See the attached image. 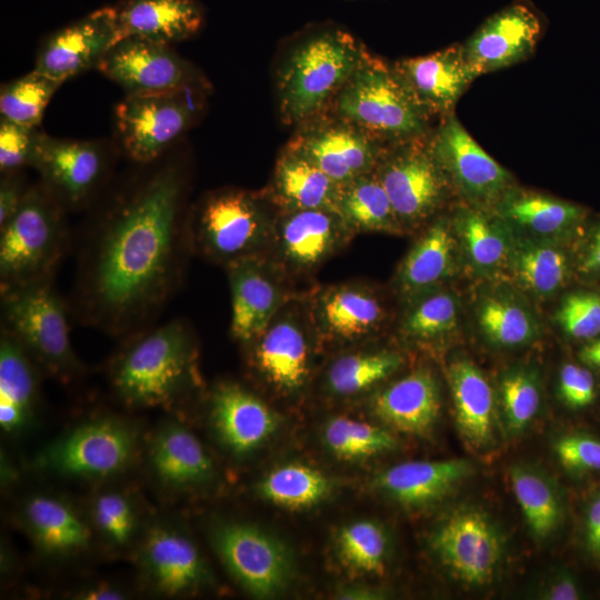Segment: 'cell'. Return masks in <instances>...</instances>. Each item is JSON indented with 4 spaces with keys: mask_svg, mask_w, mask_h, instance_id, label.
<instances>
[{
    "mask_svg": "<svg viewBox=\"0 0 600 600\" xmlns=\"http://www.w3.org/2000/svg\"><path fill=\"white\" fill-rule=\"evenodd\" d=\"M186 177L157 168L91 226L78 259L73 313L112 336L146 328L181 282L189 248Z\"/></svg>",
    "mask_w": 600,
    "mask_h": 600,
    "instance_id": "obj_1",
    "label": "cell"
},
{
    "mask_svg": "<svg viewBox=\"0 0 600 600\" xmlns=\"http://www.w3.org/2000/svg\"><path fill=\"white\" fill-rule=\"evenodd\" d=\"M288 48L274 88L280 119L292 127L328 111L370 53L361 40L331 22L308 27Z\"/></svg>",
    "mask_w": 600,
    "mask_h": 600,
    "instance_id": "obj_2",
    "label": "cell"
},
{
    "mask_svg": "<svg viewBox=\"0 0 600 600\" xmlns=\"http://www.w3.org/2000/svg\"><path fill=\"white\" fill-rule=\"evenodd\" d=\"M146 329L114 360L112 387L129 407L173 406L198 383L194 336L181 319Z\"/></svg>",
    "mask_w": 600,
    "mask_h": 600,
    "instance_id": "obj_3",
    "label": "cell"
},
{
    "mask_svg": "<svg viewBox=\"0 0 600 600\" xmlns=\"http://www.w3.org/2000/svg\"><path fill=\"white\" fill-rule=\"evenodd\" d=\"M267 194L224 188L206 194L187 217L190 251L224 264L262 256L277 214Z\"/></svg>",
    "mask_w": 600,
    "mask_h": 600,
    "instance_id": "obj_4",
    "label": "cell"
},
{
    "mask_svg": "<svg viewBox=\"0 0 600 600\" xmlns=\"http://www.w3.org/2000/svg\"><path fill=\"white\" fill-rule=\"evenodd\" d=\"M66 209L40 182L0 227V290L53 279L68 247Z\"/></svg>",
    "mask_w": 600,
    "mask_h": 600,
    "instance_id": "obj_5",
    "label": "cell"
},
{
    "mask_svg": "<svg viewBox=\"0 0 600 600\" xmlns=\"http://www.w3.org/2000/svg\"><path fill=\"white\" fill-rule=\"evenodd\" d=\"M329 110L388 147L426 137L434 127L391 63L371 53Z\"/></svg>",
    "mask_w": 600,
    "mask_h": 600,
    "instance_id": "obj_6",
    "label": "cell"
},
{
    "mask_svg": "<svg viewBox=\"0 0 600 600\" xmlns=\"http://www.w3.org/2000/svg\"><path fill=\"white\" fill-rule=\"evenodd\" d=\"M69 309L53 279L1 291V329L50 374L70 379L81 363L70 339Z\"/></svg>",
    "mask_w": 600,
    "mask_h": 600,
    "instance_id": "obj_7",
    "label": "cell"
},
{
    "mask_svg": "<svg viewBox=\"0 0 600 600\" xmlns=\"http://www.w3.org/2000/svg\"><path fill=\"white\" fill-rule=\"evenodd\" d=\"M430 133L388 147L374 169L402 229L437 217L453 194L432 151Z\"/></svg>",
    "mask_w": 600,
    "mask_h": 600,
    "instance_id": "obj_8",
    "label": "cell"
},
{
    "mask_svg": "<svg viewBox=\"0 0 600 600\" xmlns=\"http://www.w3.org/2000/svg\"><path fill=\"white\" fill-rule=\"evenodd\" d=\"M207 92L126 96L116 108V123L127 156L139 163L161 157L199 119Z\"/></svg>",
    "mask_w": 600,
    "mask_h": 600,
    "instance_id": "obj_9",
    "label": "cell"
},
{
    "mask_svg": "<svg viewBox=\"0 0 600 600\" xmlns=\"http://www.w3.org/2000/svg\"><path fill=\"white\" fill-rule=\"evenodd\" d=\"M286 148L309 159L342 187L374 171L388 146L328 110L294 127Z\"/></svg>",
    "mask_w": 600,
    "mask_h": 600,
    "instance_id": "obj_10",
    "label": "cell"
},
{
    "mask_svg": "<svg viewBox=\"0 0 600 600\" xmlns=\"http://www.w3.org/2000/svg\"><path fill=\"white\" fill-rule=\"evenodd\" d=\"M430 143L462 203L491 210L514 184L511 173L477 143L454 112L439 119Z\"/></svg>",
    "mask_w": 600,
    "mask_h": 600,
    "instance_id": "obj_11",
    "label": "cell"
},
{
    "mask_svg": "<svg viewBox=\"0 0 600 600\" xmlns=\"http://www.w3.org/2000/svg\"><path fill=\"white\" fill-rule=\"evenodd\" d=\"M137 433L128 422L101 417L87 421L43 449L39 468L63 476L104 478L131 460Z\"/></svg>",
    "mask_w": 600,
    "mask_h": 600,
    "instance_id": "obj_12",
    "label": "cell"
},
{
    "mask_svg": "<svg viewBox=\"0 0 600 600\" xmlns=\"http://www.w3.org/2000/svg\"><path fill=\"white\" fill-rule=\"evenodd\" d=\"M98 70L120 86L126 96L210 88L200 70L170 46L136 37L121 38Z\"/></svg>",
    "mask_w": 600,
    "mask_h": 600,
    "instance_id": "obj_13",
    "label": "cell"
},
{
    "mask_svg": "<svg viewBox=\"0 0 600 600\" xmlns=\"http://www.w3.org/2000/svg\"><path fill=\"white\" fill-rule=\"evenodd\" d=\"M430 544L441 563L471 586L490 582L503 553L498 527L487 513L473 508L447 517L433 531Z\"/></svg>",
    "mask_w": 600,
    "mask_h": 600,
    "instance_id": "obj_14",
    "label": "cell"
},
{
    "mask_svg": "<svg viewBox=\"0 0 600 600\" xmlns=\"http://www.w3.org/2000/svg\"><path fill=\"white\" fill-rule=\"evenodd\" d=\"M31 167L66 210H76L86 207L100 189L108 160L93 141L58 139L38 131Z\"/></svg>",
    "mask_w": 600,
    "mask_h": 600,
    "instance_id": "obj_15",
    "label": "cell"
},
{
    "mask_svg": "<svg viewBox=\"0 0 600 600\" xmlns=\"http://www.w3.org/2000/svg\"><path fill=\"white\" fill-rule=\"evenodd\" d=\"M212 543L229 572L256 597L273 596L289 580V551L277 538L254 526L222 523L213 530Z\"/></svg>",
    "mask_w": 600,
    "mask_h": 600,
    "instance_id": "obj_16",
    "label": "cell"
},
{
    "mask_svg": "<svg viewBox=\"0 0 600 600\" xmlns=\"http://www.w3.org/2000/svg\"><path fill=\"white\" fill-rule=\"evenodd\" d=\"M542 33L540 13L519 0L491 14L461 44L469 66L480 77L527 60Z\"/></svg>",
    "mask_w": 600,
    "mask_h": 600,
    "instance_id": "obj_17",
    "label": "cell"
},
{
    "mask_svg": "<svg viewBox=\"0 0 600 600\" xmlns=\"http://www.w3.org/2000/svg\"><path fill=\"white\" fill-rule=\"evenodd\" d=\"M121 39L114 7H103L51 33L34 70L63 83L100 62Z\"/></svg>",
    "mask_w": 600,
    "mask_h": 600,
    "instance_id": "obj_18",
    "label": "cell"
},
{
    "mask_svg": "<svg viewBox=\"0 0 600 600\" xmlns=\"http://www.w3.org/2000/svg\"><path fill=\"white\" fill-rule=\"evenodd\" d=\"M391 67L432 120L453 112L461 96L478 78L464 57L461 43L429 54L397 60Z\"/></svg>",
    "mask_w": 600,
    "mask_h": 600,
    "instance_id": "obj_19",
    "label": "cell"
},
{
    "mask_svg": "<svg viewBox=\"0 0 600 600\" xmlns=\"http://www.w3.org/2000/svg\"><path fill=\"white\" fill-rule=\"evenodd\" d=\"M311 316L304 318L296 307L280 309L264 331L251 343L253 362L276 388L298 391L310 370Z\"/></svg>",
    "mask_w": 600,
    "mask_h": 600,
    "instance_id": "obj_20",
    "label": "cell"
},
{
    "mask_svg": "<svg viewBox=\"0 0 600 600\" xmlns=\"http://www.w3.org/2000/svg\"><path fill=\"white\" fill-rule=\"evenodd\" d=\"M351 234L337 211L278 210L272 239L287 269L309 272L334 254Z\"/></svg>",
    "mask_w": 600,
    "mask_h": 600,
    "instance_id": "obj_21",
    "label": "cell"
},
{
    "mask_svg": "<svg viewBox=\"0 0 600 600\" xmlns=\"http://www.w3.org/2000/svg\"><path fill=\"white\" fill-rule=\"evenodd\" d=\"M231 293V336L251 344L284 306L283 292L271 263L263 256L234 261L227 267Z\"/></svg>",
    "mask_w": 600,
    "mask_h": 600,
    "instance_id": "obj_22",
    "label": "cell"
},
{
    "mask_svg": "<svg viewBox=\"0 0 600 600\" xmlns=\"http://www.w3.org/2000/svg\"><path fill=\"white\" fill-rule=\"evenodd\" d=\"M310 316L319 334L332 341L353 342L379 331L387 319V310L370 287L341 283L316 294Z\"/></svg>",
    "mask_w": 600,
    "mask_h": 600,
    "instance_id": "obj_23",
    "label": "cell"
},
{
    "mask_svg": "<svg viewBox=\"0 0 600 600\" xmlns=\"http://www.w3.org/2000/svg\"><path fill=\"white\" fill-rule=\"evenodd\" d=\"M210 408L220 440L236 454H247L257 449L278 424L271 408L236 382L217 386L211 396Z\"/></svg>",
    "mask_w": 600,
    "mask_h": 600,
    "instance_id": "obj_24",
    "label": "cell"
},
{
    "mask_svg": "<svg viewBox=\"0 0 600 600\" xmlns=\"http://www.w3.org/2000/svg\"><path fill=\"white\" fill-rule=\"evenodd\" d=\"M114 10L121 38L168 46L193 37L204 22L198 0H122Z\"/></svg>",
    "mask_w": 600,
    "mask_h": 600,
    "instance_id": "obj_25",
    "label": "cell"
},
{
    "mask_svg": "<svg viewBox=\"0 0 600 600\" xmlns=\"http://www.w3.org/2000/svg\"><path fill=\"white\" fill-rule=\"evenodd\" d=\"M491 210L516 234L542 240L570 233L587 216V210L579 204L514 184Z\"/></svg>",
    "mask_w": 600,
    "mask_h": 600,
    "instance_id": "obj_26",
    "label": "cell"
},
{
    "mask_svg": "<svg viewBox=\"0 0 600 600\" xmlns=\"http://www.w3.org/2000/svg\"><path fill=\"white\" fill-rule=\"evenodd\" d=\"M140 560L153 587L168 596L190 591L206 578L203 561L193 542L170 527L149 531Z\"/></svg>",
    "mask_w": 600,
    "mask_h": 600,
    "instance_id": "obj_27",
    "label": "cell"
},
{
    "mask_svg": "<svg viewBox=\"0 0 600 600\" xmlns=\"http://www.w3.org/2000/svg\"><path fill=\"white\" fill-rule=\"evenodd\" d=\"M458 247L451 218L437 216L399 267L397 286L400 293L413 300L450 278L454 272Z\"/></svg>",
    "mask_w": 600,
    "mask_h": 600,
    "instance_id": "obj_28",
    "label": "cell"
},
{
    "mask_svg": "<svg viewBox=\"0 0 600 600\" xmlns=\"http://www.w3.org/2000/svg\"><path fill=\"white\" fill-rule=\"evenodd\" d=\"M439 386L433 374L416 370L389 384L372 400L374 414L391 428L410 434H426L440 413Z\"/></svg>",
    "mask_w": 600,
    "mask_h": 600,
    "instance_id": "obj_29",
    "label": "cell"
},
{
    "mask_svg": "<svg viewBox=\"0 0 600 600\" xmlns=\"http://www.w3.org/2000/svg\"><path fill=\"white\" fill-rule=\"evenodd\" d=\"M451 222L458 246L478 274L492 277L508 269L513 231L497 213L460 203Z\"/></svg>",
    "mask_w": 600,
    "mask_h": 600,
    "instance_id": "obj_30",
    "label": "cell"
},
{
    "mask_svg": "<svg viewBox=\"0 0 600 600\" xmlns=\"http://www.w3.org/2000/svg\"><path fill=\"white\" fill-rule=\"evenodd\" d=\"M471 472L464 459L406 461L384 470L377 483L399 503L420 507L442 500Z\"/></svg>",
    "mask_w": 600,
    "mask_h": 600,
    "instance_id": "obj_31",
    "label": "cell"
},
{
    "mask_svg": "<svg viewBox=\"0 0 600 600\" xmlns=\"http://www.w3.org/2000/svg\"><path fill=\"white\" fill-rule=\"evenodd\" d=\"M341 186L298 152L283 148L267 194L278 210L337 211ZM338 212V211H337Z\"/></svg>",
    "mask_w": 600,
    "mask_h": 600,
    "instance_id": "obj_32",
    "label": "cell"
},
{
    "mask_svg": "<svg viewBox=\"0 0 600 600\" xmlns=\"http://www.w3.org/2000/svg\"><path fill=\"white\" fill-rule=\"evenodd\" d=\"M150 462L156 476L172 488L201 484L213 473L212 461L201 442L176 421L166 422L156 432Z\"/></svg>",
    "mask_w": 600,
    "mask_h": 600,
    "instance_id": "obj_33",
    "label": "cell"
},
{
    "mask_svg": "<svg viewBox=\"0 0 600 600\" xmlns=\"http://www.w3.org/2000/svg\"><path fill=\"white\" fill-rule=\"evenodd\" d=\"M448 379L462 437L477 449L488 447L493 439L494 419V399L489 381L468 359L452 361Z\"/></svg>",
    "mask_w": 600,
    "mask_h": 600,
    "instance_id": "obj_34",
    "label": "cell"
},
{
    "mask_svg": "<svg viewBox=\"0 0 600 600\" xmlns=\"http://www.w3.org/2000/svg\"><path fill=\"white\" fill-rule=\"evenodd\" d=\"M33 359L8 332L0 337V426L7 432L27 427L34 412L38 380Z\"/></svg>",
    "mask_w": 600,
    "mask_h": 600,
    "instance_id": "obj_35",
    "label": "cell"
},
{
    "mask_svg": "<svg viewBox=\"0 0 600 600\" xmlns=\"http://www.w3.org/2000/svg\"><path fill=\"white\" fill-rule=\"evenodd\" d=\"M23 522L37 547L47 554L67 556L89 543L90 531L83 520L53 497H31L23 507Z\"/></svg>",
    "mask_w": 600,
    "mask_h": 600,
    "instance_id": "obj_36",
    "label": "cell"
},
{
    "mask_svg": "<svg viewBox=\"0 0 600 600\" xmlns=\"http://www.w3.org/2000/svg\"><path fill=\"white\" fill-rule=\"evenodd\" d=\"M508 270L527 292L537 298H549L566 283L569 260L564 250L552 240L514 237L513 233Z\"/></svg>",
    "mask_w": 600,
    "mask_h": 600,
    "instance_id": "obj_37",
    "label": "cell"
},
{
    "mask_svg": "<svg viewBox=\"0 0 600 600\" xmlns=\"http://www.w3.org/2000/svg\"><path fill=\"white\" fill-rule=\"evenodd\" d=\"M337 211L352 233L403 230L374 171L341 187Z\"/></svg>",
    "mask_w": 600,
    "mask_h": 600,
    "instance_id": "obj_38",
    "label": "cell"
},
{
    "mask_svg": "<svg viewBox=\"0 0 600 600\" xmlns=\"http://www.w3.org/2000/svg\"><path fill=\"white\" fill-rule=\"evenodd\" d=\"M476 316L482 336L497 348L522 347L539 336V323L531 310L502 292L483 296Z\"/></svg>",
    "mask_w": 600,
    "mask_h": 600,
    "instance_id": "obj_39",
    "label": "cell"
},
{
    "mask_svg": "<svg viewBox=\"0 0 600 600\" xmlns=\"http://www.w3.org/2000/svg\"><path fill=\"white\" fill-rule=\"evenodd\" d=\"M510 482L530 531L537 538L549 537L559 526L562 507L551 481L527 466L510 469Z\"/></svg>",
    "mask_w": 600,
    "mask_h": 600,
    "instance_id": "obj_40",
    "label": "cell"
},
{
    "mask_svg": "<svg viewBox=\"0 0 600 600\" xmlns=\"http://www.w3.org/2000/svg\"><path fill=\"white\" fill-rule=\"evenodd\" d=\"M258 489L266 500L282 508L300 510L324 500L331 491V482L312 467L289 463L270 471Z\"/></svg>",
    "mask_w": 600,
    "mask_h": 600,
    "instance_id": "obj_41",
    "label": "cell"
},
{
    "mask_svg": "<svg viewBox=\"0 0 600 600\" xmlns=\"http://www.w3.org/2000/svg\"><path fill=\"white\" fill-rule=\"evenodd\" d=\"M402 364L393 351H358L337 358L327 371L328 389L338 396L361 393L387 379Z\"/></svg>",
    "mask_w": 600,
    "mask_h": 600,
    "instance_id": "obj_42",
    "label": "cell"
},
{
    "mask_svg": "<svg viewBox=\"0 0 600 600\" xmlns=\"http://www.w3.org/2000/svg\"><path fill=\"white\" fill-rule=\"evenodd\" d=\"M62 83L34 69L1 87V119L37 128L54 92Z\"/></svg>",
    "mask_w": 600,
    "mask_h": 600,
    "instance_id": "obj_43",
    "label": "cell"
},
{
    "mask_svg": "<svg viewBox=\"0 0 600 600\" xmlns=\"http://www.w3.org/2000/svg\"><path fill=\"white\" fill-rule=\"evenodd\" d=\"M459 304L454 294L430 291L411 301L401 321V331L412 340L427 342L452 332L458 324Z\"/></svg>",
    "mask_w": 600,
    "mask_h": 600,
    "instance_id": "obj_44",
    "label": "cell"
},
{
    "mask_svg": "<svg viewBox=\"0 0 600 600\" xmlns=\"http://www.w3.org/2000/svg\"><path fill=\"white\" fill-rule=\"evenodd\" d=\"M323 438L337 457L347 460L376 456L392 450L397 444L387 430L347 417L330 419Z\"/></svg>",
    "mask_w": 600,
    "mask_h": 600,
    "instance_id": "obj_45",
    "label": "cell"
},
{
    "mask_svg": "<svg viewBox=\"0 0 600 600\" xmlns=\"http://www.w3.org/2000/svg\"><path fill=\"white\" fill-rule=\"evenodd\" d=\"M500 404L507 429L523 430L539 410L541 393L537 372L527 367L507 370L499 384Z\"/></svg>",
    "mask_w": 600,
    "mask_h": 600,
    "instance_id": "obj_46",
    "label": "cell"
},
{
    "mask_svg": "<svg viewBox=\"0 0 600 600\" xmlns=\"http://www.w3.org/2000/svg\"><path fill=\"white\" fill-rule=\"evenodd\" d=\"M338 550L342 561L353 570L381 573L388 552L387 534L371 520L356 521L339 532Z\"/></svg>",
    "mask_w": 600,
    "mask_h": 600,
    "instance_id": "obj_47",
    "label": "cell"
},
{
    "mask_svg": "<svg viewBox=\"0 0 600 600\" xmlns=\"http://www.w3.org/2000/svg\"><path fill=\"white\" fill-rule=\"evenodd\" d=\"M94 527L112 546L127 544L137 528V514L130 500L119 492H103L91 506Z\"/></svg>",
    "mask_w": 600,
    "mask_h": 600,
    "instance_id": "obj_48",
    "label": "cell"
},
{
    "mask_svg": "<svg viewBox=\"0 0 600 600\" xmlns=\"http://www.w3.org/2000/svg\"><path fill=\"white\" fill-rule=\"evenodd\" d=\"M556 321L574 339H593L600 334V294L580 291L564 297Z\"/></svg>",
    "mask_w": 600,
    "mask_h": 600,
    "instance_id": "obj_49",
    "label": "cell"
},
{
    "mask_svg": "<svg viewBox=\"0 0 600 600\" xmlns=\"http://www.w3.org/2000/svg\"><path fill=\"white\" fill-rule=\"evenodd\" d=\"M37 132V128H28L1 119V174L21 172L23 168L31 167Z\"/></svg>",
    "mask_w": 600,
    "mask_h": 600,
    "instance_id": "obj_50",
    "label": "cell"
},
{
    "mask_svg": "<svg viewBox=\"0 0 600 600\" xmlns=\"http://www.w3.org/2000/svg\"><path fill=\"white\" fill-rule=\"evenodd\" d=\"M560 463L569 471H600V440L588 434H568L554 443Z\"/></svg>",
    "mask_w": 600,
    "mask_h": 600,
    "instance_id": "obj_51",
    "label": "cell"
},
{
    "mask_svg": "<svg viewBox=\"0 0 600 600\" xmlns=\"http://www.w3.org/2000/svg\"><path fill=\"white\" fill-rule=\"evenodd\" d=\"M559 397L572 409L589 406L596 397V383L591 372L573 363L564 364L559 376Z\"/></svg>",
    "mask_w": 600,
    "mask_h": 600,
    "instance_id": "obj_52",
    "label": "cell"
},
{
    "mask_svg": "<svg viewBox=\"0 0 600 600\" xmlns=\"http://www.w3.org/2000/svg\"><path fill=\"white\" fill-rule=\"evenodd\" d=\"M28 189L21 172L1 174L0 227L18 211Z\"/></svg>",
    "mask_w": 600,
    "mask_h": 600,
    "instance_id": "obj_53",
    "label": "cell"
},
{
    "mask_svg": "<svg viewBox=\"0 0 600 600\" xmlns=\"http://www.w3.org/2000/svg\"><path fill=\"white\" fill-rule=\"evenodd\" d=\"M586 544L592 558L600 560V493L592 500L587 512Z\"/></svg>",
    "mask_w": 600,
    "mask_h": 600,
    "instance_id": "obj_54",
    "label": "cell"
},
{
    "mask_svg": "<svg viewBox=\"0 0 600 600\" xmlns=\"http://www.w3.org/2000/svg\"><path fill=\"white\" fill-rule=\"evenodd\" d=\"M589 236L580 258L579 270L586 276H600V222Z\"/></svg>",
    "mask_w": 600,
    "mask_h": 600,
    "instance_id": "obj_55",
    "label": "cell"
},
{
    "mask_svg": "<svg viewBox=\"0 0 600 600\" xmlns=\"http://www.w3.org/2000/svg\"><path fill=\"white\" fill-rule=\"evenodd\" d=\"M579 588L568 573L554 577L543 592V598L551 600H576L579 599Z\"/></svg>",
    "mask_w": 600,
    "mask_h": 600,
    "instance_id": "obj_56",
    "label": "cell"
},
{
    "mask_svg": "<svg viewBox=\"0 0 600 600\" xmlns=\"http://www.w3.org/2000/svg\"><path fill=\"white\" fill-rule=\"evenodd\" d=\"M579 359L587 366L600 371V338L591 339L579 351Z\"/></svg>",
    "mask_w": 600,
    "mask_h": 600,
    "instance_id": "obj_57",
    "label": "cell"
},
{
    "mask_svg": "<svg viewBox=\"0 0 600 600\" xmlns=\"http://www.w3.org/2000/svg\"><path fill=\"white\" fill-rule=\"evenodd\" d=\"M79 598L86 600L122 599L123 593L113 587L96 586L81 592Z\"/></svg>",
    "mask_w": 600,
    "mask_h": 600,
    "instance_id": "obj_58",
    "label": "cell"
}]
</instances>
